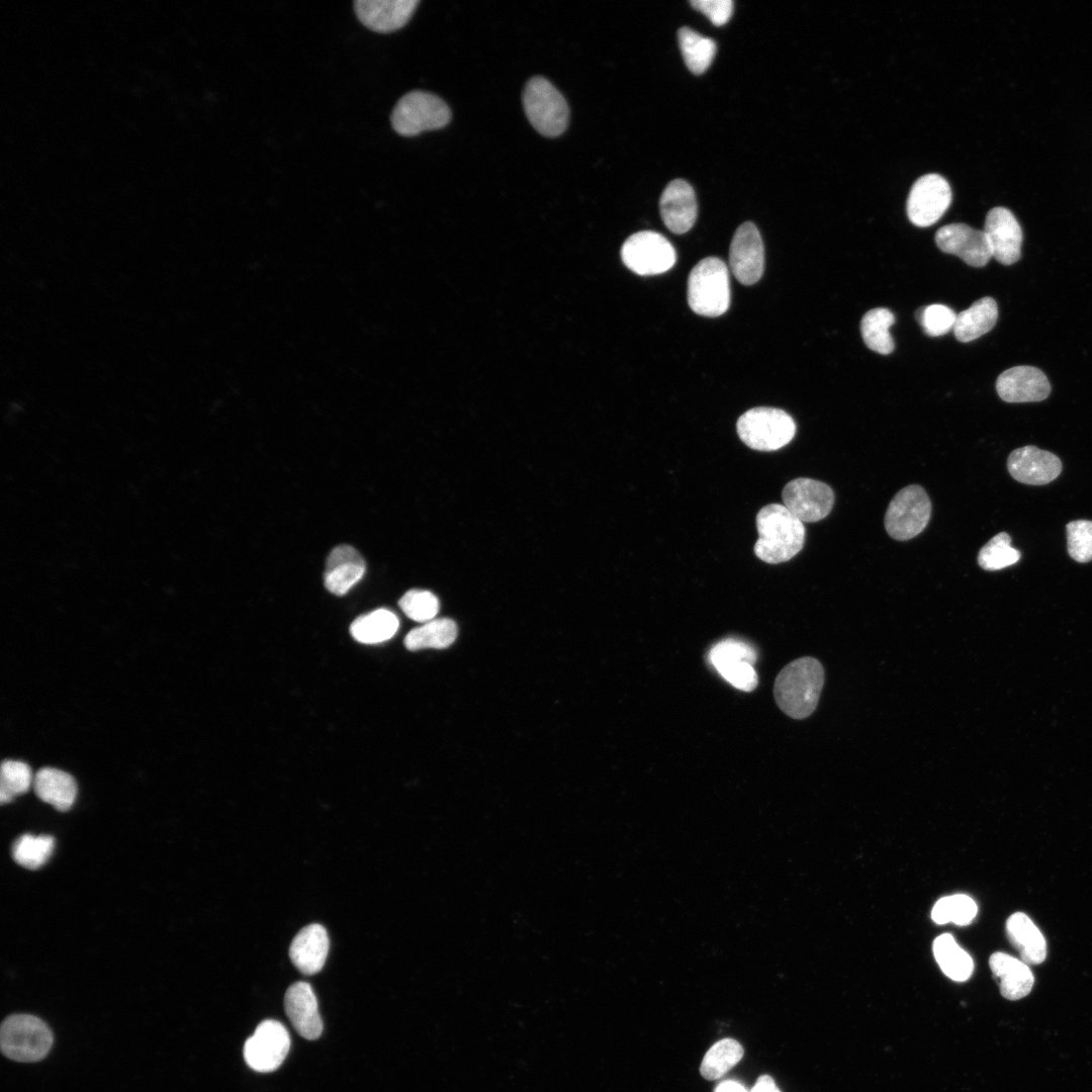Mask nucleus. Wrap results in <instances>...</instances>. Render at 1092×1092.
<instances>
[{"instance_id":"nucleus-1","label":"nucleus","mask_w":1092,"mask_h":1092,"mask_svg":"<svg viewBox=\"0 0 1092 1092\" xmlns=\"http://www.w3.org/2000/svg\"><path fill=\"white\" fill-rule=\"evenodd\" d=\"M823 685L824 668L821 662L812 656L797 658L776 677V703L789 717L805 719L817 708Z\"/></svg>"},{"instance_id":"nucleus-2","label":"nucleus","mask_w":1092,"mask_h":1092,"mask_svg":"<svg viewBox=\"0 0 1092 1092\" xmlns=\"http://www.w3.org/2000/svg\"><path fill=\"white\" fill-rule=\"evenodd\" d=\"M758 539L754 554L770 564L782 563L796 556L803 548L805 527L784 505L769 504L756 515Z\"/></svg>"},{"instance_id":"nucleus-3","label":"nucleus","mask_w":1092,"mask_h":1092,"mask_svg":"<svg viewBox=\"0 0 1092 1092\" xmlns=\"http://www.w3.org/2000/svg\"><path fill=\"white\" fill-rule=\"evenodd\" d=\"M688 302L691 309L704 316H719L730 305L729 273L719 258L702 259L688 279Z\"/></svg>"},{"instance_id":"nucleus-4","label":"nucleus","mask_w":1092,"mask_h":1092,"mask_svg":"<svg viewBox=\"0 0 1092 1092\" xmlns=\"http://www.w3.org/2000/svg\"><path fill=\"white\" fill-rule=\"evenodd\" d=\"M740 440L757 451H776L790 443L796 433L793 418L777 407L758 406L742 414L736 424Z\"/></svg>"},{"instance_id":"nucleus-5","label":"nucleus","mask_w":1092,"mask_h":1092,"mask_svg":"<svg viewBox=\"0 0 1092 1092\" xmlns=\"http://www.w3.org/2000/svg\"><path fill=\"white\" fill-rule=\"evenodd\" d=\"M0 1044L3 1054L17 1062H36L43 1059L53 1044L50 1027L38 1017L29 1014L8 1016L1 1024Z\"/></svg>"},{"instance_id":"nucleus-6","label":"nucleus","mask_w":1092,"mask_h":1092,"mask_svg":"<svg viewBox=\"0 0 1092 1092\" xmlns=\"http://www.w3.org/2000/svg\"><path fill=\"white\" fill-rule=\"evenodd\" d=\"M525 113L534 128L545 136L561 134L568 124L569 108L563 95L545 78L534 77L523 91Z\"/></svg>"},{"instance_id":"nucleus-7","label":"nucleus","mask_w":1092,"mask_h":1092,"mask_svg":"<svg viewBox=\"0 0 1092 1092\" xmlns=\"http://www.w3.org/2000/svg\"><path fill=\"white\" fill-rule=\"evenodd\" d=\"M450 119L451 111L440 97L418 90L403 95L395 104L390 116L393 129L404 136L441 128Z\"/></svg>"},{"instance_id":"nucleus-8","label":"nucleus","mask_w":1092,"mask_h":1092,"mask_svg":"<svg viewBox=\"0 0 1092 1092\" xmlns=\"http://www.w3.org/2000/svg\"><path fill=\"white\" fill-rule=\"evenodd\" d=\"M931 503L923 487L908 485L891 499L884 519L887 533L898 541L916 537L927 526Z\"/></svg>"},{"instance_id":"nucleus-9","label":"nucleus","mask_w":1092,"mask_h":1092,"mask_svg":"<svg viewBox=\"0 0 1092 1092\" xmlns=\"http://www.w3.org/2000/svg\"><path fill=\"white\" fill-rule=\"evenodd\" d=\"M623 263L638 275H656L668 271L675 263L673 246L662 235L642 231L631 235L621 249Z\"/></svg>"},{"instance_id":"nucleus-10","label":"nucleus","mask_w":1092,"mask_h":1092,"mask_svg":"<svg viewBox=\"0 0 1092 1092\" xmlns=\"http://www.w3.org/2000/svg\"><path fill=\"white\" fill-rule=\"evenodd\" d=\"M290 1048L288 1031L277 1020L262 1021L244 1045V1058L256 1072L269 1073L276 1070L286 1058Z\"/></svg>"},{"instance_id":"nucleus-11","label":"nucleus","mask_w":1092,"mask_h":1092,"mask_svg":"<svg viewBox=\"0 0 1092 1092\" xmlns=\"http://www.w3.org/2000/svg\"><path fill=\"white\" fill-rule=\"evenodd\" d=\"M951 201V189L941 175L930 173L918 178L911 187L907 199V215L910 221L921 228L935 223L946 211Z\"/></svg>"},{"instance_id":"nucleus-12","label":"nucleus","mask_w":1092,"mask_h":1092,"mask_svg":"<svg viewBox=\"0 0 1092 1092\" xmlns=\"http://www.w3.org/2000/svg\"><path fill=\"white\" fill-rule=\"evenodd\" d=\"M709 657L721 676L734 688L751 692L757 687L758 677L753 667L756 652L751 645L725 639L713 646Z\"/></svg>"},{"instance_id":"nucleus-13","label":"nucleus","mask_w":1092,"mask_h":1092,"mask_svg":"<svg viewBox=\"0 0 1092 1092\" xmlns=\"http://www.w3.org/2000/svg\"><path fill=\"white\" fill-rule=\"evenodd\" d=\"M784 506L800 521L813 523L826 518L834 504L831 487L819 480L800 477L783 488Z\"/></svg>"},{"instance_id":"nucleus-14","label":"nucleus","mask_w":1092,"mask_h":1092,"mask_svg":"<svg viewBox=\"0 0 1092 1092\" xmlns=\"http://www.w3.org/2000/svg\"><path fill=\"white\" fill-rule=\"evenodd\" d=\"M729 263L733 275L744 285L756 283L764 269V248L761 236L751 221L735 231L730 245Z\"/></svg>"},{"instance_id":"nucleus-15","label":"nucleus","mask_w":1092,"mask_h":1092,"mask_svg":"<svg viewBox=\"0 0 1092 1092\" xmlns=\"http://www.w3.org/2000/svg\"><path fill=\"white\" fill-rule=\"evenodd\" d=\"M935 243L942 252L960 257L972 267H984L992 258L984 231L966 223L941 226L935 234Z\"/></svg>"},{"instance_id":"nucleus-16","label":"nucleus","mask_w":1092,"mask_h":1092,"mask_svg":"<svg viewBox=\"0 0 1092 1092\" xmlns=\"http://www.w3.org/2000/svg\"><path fill=\"white\" fill-rule=\"evenodd\" d=\"M984 233L989 242L992 257L1003 265H1012L1020 259L1022 230L1014 214L1007 208L997 206L986 215Z\"/></svg>"},{"instance_id":"nucleus-17","label":"nucleus","mask_w":1092,"mask_h":1092,"mask_svg":"<svg viewBox=\"0 0 1092 1092\" xmlns=\"http://www.w3.org/2000/svg\"><path fill=\"white\" fill-rule=\"evenodd\" d=\"M996 390L1004 401L1032 402L1045 399L1051 392V384L1040 369L1020 365L1011 367L998 376Z\"/></svg>"},{"instance_id":"nucleus-18","label":"nucleus","mask_w":1092,"mask_h":1092,"mask_svg":"<svg viewBox=\"0 0 1092 1092\" xmlns=\"http://www.w3.org/2000/svg\"><path fill=\"white\" fill-rule=\"evenodd\" d=\"M1007 468L1010 475L1021 483L1042 485L1060 475L1062 462L1049 451L1035 446H1024L1010 453Z\"/></svg>"},{"instance_id":"nucleus-19","label":"nucleus","mask_w":1092,"mask_h":1092,"mask_svg":"<svg viewBox=\"0 0 1092 1092\" xmlns=\"http://www.w3.org/2000/svg\"><path fill=\"white\" fill-rule=\"evenodd\" d=\"M419 3V0H357L354 7L366 27L386 33L404 26Z\"/></svg>"},{"instance_id":"nucleus-20","label":"nucleus","mask_w":1092,"mask_h":1092,"mask_svg":"<svg viewBox=\"0 0 1092 1092\" xmlns=\"http://www.w3.org/2000/svg\"><path fill=\"white\" fill-rule=\"evenodd\" d=\"M659 209L666 228L674 234H685L697 218V201L693 187L682 179L670 181L663 190Z\"/></svg>"},{"instance_id":"nucleus-21","label":"nucleus","mask_w":1092,"mask_h":1092,"mask_svg":"<svg viewBox=\"0 0 1092 1092\" xmlns=\"http://www.w3.org/2000/svg\"><path fill=\"white\" fill-rule=\"evenodd\" d=\"M284 1006L290 1022L302 1037L309 1040L320 1037L323 1021L315 994L308 983L296 982L289 986Z\"/></svg>"},{"instance_id":"nucleus-22","label":"nucleus","mask_w":1092,"mask_h":1092,"mask_svg":"<svg viewBox=\"0 0 1092 1092\" xmlns=\"http://www.w3.org/2000/svg\"><path fill=\"white\" fill-rule=\"evenodd\" d=\"M366 564L354 547L342 544L329 554L324 572L326 588L336 595L347 594L365 574Z\"/></svg>"},{"instance_id":"nucleus-23","label":"nucleus","mask_w":1092,"mask_h":1092,"mask_svg":"<svg viewBox=\"0 0 1092 1092\" xmlns=\"http://www.w3.org/2000/svg\"><path fill=\"white\" fill-rule=\"evenodd\" d=\"M330 948L326 928L317 923L309 924L294 936L289 958L293 965L304 975L318 973L327 960Z\"/></svg>"},{"instance_id":"nucleus-24","label":"nucleus","mask_w":1092,"mask_h":1092,"mask_svg":"<svg viewBox=\"0 0 1092 1092\" xmlns=\"http://www.w3.org/2000/svg\"><path fill=\"white\" fill-rule=\"evenodd\" d=\"M989 966L1000 984L1001 995L1008 1000H1018L1029 994L1034 977L1025 963L1004 952H995Z\"/></svg>"},{"instance_id":"nucleus-25","label":"nucleus","mask_w":1092,"mask_h":1092,"mask_svg":"<svg viewBox=\"0 0 1092 1092\" xmlns=\"http://www.w3.org/2000/svg\"><path fill=\"white\" fill-rule=\"evenodd\" d=\"M36 796L59 811L69 810L75 802L77 784L66 771L54 767L40 768L33 778Z\"/></svg>"},{"instance_id":"nucleus-26","label":"nucleus","mask_w":1092,"mask_h":1092,"mask_svg":"<svg viewBox=\"0 0 1092 1092\" xmlns=\"http://www.w3.org/2000/svg\"><path fill=\"white\" fill-rule=\"evenodd\" d=\"M1010 942L1019 951L1025 964H1040L1046 956L1045 939L1031 919L1024 913L1012 914L1006 921Z\"/></svg>"},{"instance_id":"nucleus-27","label":"nucleus","mask_w":1092,"mask_h":1092,"mask_svg":"<svg viewBox=\"0 0 1092 1092\" xmlns=\"http://www.w3.org/2000/svg\"><path fill=\"white\" fill-rule=\"evenodd\" d=\"M997 318L998 306L995 299L989 296L980 298L957 314L953 334L960 342L974 341L991 331Z\"/></svg>"},{"instance_id":"nucleus-28","label":"nucleus","mask_w":1092,"mask_h":1092,"mask_svg":"<svg viewBox=\"0 0 1092 1092\" xmlns=\"http://www.w3.org/2000/svg\"><path fill=\"white\" fill-rule=\"evenodd\" d=\"M398 625L394 613L378 609L355 619L350 626V633L358 642L376 644L390 639L396 633Z\"/></svg>"},{"instance_id":"nucleus-29","label":"nucleus","mask_w":1092,"mask_h":1092,"mask_svg":"<svg viewBox=\"0 0 1092 1092\" xmlns=\"http://www.w3.org/2000/svg\"><path fill=\"white\" fill-rule=\"evenodd\" d=\"M933 954L941 971L951 980L966 981L973 972V960L947 933L933 942Z\"/></svg>"},{"instance_id":"nucleus-30","label":"nucleus","mask_w":1092,"mask_h":1092,"mask_svg":"<svg viewBox=\"0 0 1092 1092\" xmlns=\"http://www.w3.org/2000/svg\"><path fill=\"white\" fill-rule=\"evenodd\" d=\"M894 323L895 316L888 308L869 310L860 322L861 337L868 348L882 355L892 353L895 344L889 330Z\"/></svg>"},{"instance_id":"nucleus-31","label":"nucleus","mask_w":1092,"mask_h":1092,"mask_svg":"<svg viewBox=\"0 0 1092 1092\" xmlns=\"http://www.w3.org/2000/svg\"><path fill=\"white\" fill-rule=\"evenodd\" d=\"M677 38L689 70L697 75L704 73L712 64L716 54L717 47L714 39L703 36L688 26L678 29Z\"/></svg>"},{"instance_id":"nucleus-32","label":"nucleus","mask_w":1092,"mask_h":1092,"mask_svg":"<svg viewBox=\"0 0 1092 1092\" xmlns=\"http://www.w3.org/2000/svg\"><path fill=\"white\" fill-rule=\"evenodd\" d=\"M457 636V626L453 620L437 619L411 630L404 638L408 650L424 648H446Z\"/></svg>"},{"instance_id":"nucleus-33","label":"nucleus","mask_w":1092,"mask_h":1092,"mask_svg":"<svg viewBox=\"0 0 1092 1092\" xmlns=\"http://www.w3.org/2000/svg\"><path fill=\"white\" fill-rule=\"evenodd\" d=\"M742 1045L735 1039L724 1038L710 1048L703 1058L700 1072L707 1080H716L726 1074L743 1057Z\"/></svg>"},{"instance_id":"nucleus-34","label":"nucleus","mask_w":1092,"mask_h":1092,"mask_svg":"<svg viewBox=\"0 0 1092 1092\" xmlns=\"http://www.w3.org/2000/svg\"><path fill=\"white\" fill-rule=\"evenodd\" d=\"M54 846L50 835L23 834L12 845V857L21 867L36 870L48 861Z\"/></svg>"},{"instance_id":"nucleus-35","label":"nucleus","mask_w":1092,"mask_h":1092,"mask_svg":"<svg viewBox=\"0 0 1092 1092\" xmlns=\"http://www.w3.org/2000/svg\"><path fill=\"white\" fill-rule=\"evenodd\" d=\"M1020 552L1011 546V537L1001 532L989 540L979 551V565L989 571L1000 570L1015 564Z\"/></svg>"},{"instance_id":"nucleus-36","label":"nucleus","mask_w":1092,"mask_h":1092,"mask_svg":"<svg viewBox=\"0 0 1092 1092\" xmlns=\"http://www.w3.org/2000/svg\"><path fill=\"white\" fill-rule=\"evenodd\" d=\"M977 910L972 898L958 894L939 899L931 911V918L938 924L952 922L968 925L975 918Z\"/></svg>"},{"instance_id":"nucleus-37","label":"nucleus","mask_w":1092,"mask_h":1092,"mask_svg":"<svg viewBox=\"0 0 1092 1092\" xmlns=\"http://www.w3.org/2000/svg\"><path fill=\"white\" fill-rule=\"evenodd\" d=\"M33 783L30 767L18 760H4L1 764L0 802H10L15 796L28 791Z\"/></svg>"},{"instance_id":"nucleus-38","label":"nucleus","mask_w":1092,"mask_h":1092,"mask_svg":"<svg viewBox=\"0 0 1092 1092\" xmlns=\"http://www.w3.org/2000/svg\"><path fill=\"white\" fill-rule=\"evenodd\" d=\"M398 605L410 619L417 622L432 621L439 611L437 597L428 590L411 589L400 598Z\"/></svg>"},{"instance_id":"nucleus-39","label":"nucleus","mask_w":1092,"mask_h":1092,"mask_svg":"<svg viewBox=\"0 0 1092 1092\" xmlns=\"http://www.w3.org/2000/svg\"><path fill=\"white\" fill-rule=\"evenodd\" d=\"M957 314L944 304H930L916 311V320L924 333L930 337H939L953 329Z\"/></svg>"},{"instance_id":"nucleus-40","label":"nucleus","mask_w":1092,"mask_h":1092,"mask_svg":"<svg viewBox=\"0 0 1092 1092\" xmlns=\"http://www.w3.org/2000/svg\"><path fill=\"white\" fill-rule=\"evenodd\" d=\"M1067 548L1077 562L1092 560V521L1076 520L1067 524Z\"/></svg>"},{"instance_id":"nucleus-41","label":"nucleus","mask_w":1092,"mask_h":1092,"mask_svg":"<svg viewBox=\"0 0 1092 1092\" xmlns=\"http://www.w3.org/2000/svg\"><path fill=\"white\" fill-rule=\"evenodd\" d=\"M690 4L717 26L729 21L734 7L732 0H692Z\"/></svg>"},{"instance_id":"nucleus-42","label":"nucleus","mask_w":1092,"mask_h":1092,"mask_svg":"<svg viewBox=\"0 0 1092 1092\" xmlns=\"http://www.w3.org/2000/svg\"><path fill=\"white\" fill-rule=\"evenodd\" d=\"M751 1092H781V1091L779 1090V1088L777 1087L775 1081L772 1080V1078L770 1076L762 1075L756 1080Z\"/></svg>"},{"instance_id":"nucleus-43","label":"nucleus","mask_w":1092,"mask_h":1092,"mask_svg":"<svg viewBox=\"0 0 1092 1092\" xmlns=\"http://www.w3.org/2000/svg\"><path fill=\"white\" fill-rule=\"evenodd\" d=\"M715 1092H748L741 1084L734 1081H725L719 1084Z\"/></svg>"}]
</instances>
